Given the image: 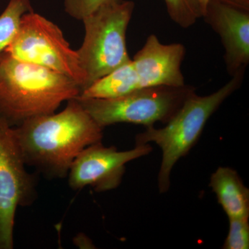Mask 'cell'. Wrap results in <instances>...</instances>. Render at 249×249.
<instances>
[{"instance_id": "cell-1", "label": "cell", "mask_w": 249, "mask_h": 249, "mask_svg": "<svg viewBox=\"0 0 249 249\" xmlns=\"http://www.w3.org/2000/svg\"><path fill=\"white\" fill-rule=\"evenodd\" d=\"M60 112L31 118L14 127L27 165L47 178H67L84 149L102 142L103 128L76 98Z\"/></svg>"}, {"instance_id": "cell-2", "label": "cell", "mask_w": 249, "mask_h": 249, "mask_svg": "<svg viewBox=\"0 0 249 249\" xmlns=\"http://www.w3.org/2000/svg\"><path fill=\"white\" fill-rule=\"evenodd\" d=\"M80 93L79 86L61 73L4 52L0 55V117L12 127L55 113L62 103Z\"/></svg>"}, {"instance_id": "cell-3", "label": "cell", "mask_w": 249, "mask_h": 249, "mask_svg": "<svg viewBox=\"0 0 249 249\" xmlns=\"http://www.w3.org/2000/svg\"><path fill=\"white\" fill-rule=\"evenodd\" d=\"M245 75L238 74L217 91L199 96L191 93L179 110L164 127H146L136 136V145L152 142L162 151V160L158 174V187L160 193L169 190L170 174L180 159L188 153L204 130L206 123L226 100L242 86Z\"/></svg>"}, {"instance_id": "cell-4", "label": "cell", "mask_w": 249, "mask_h": 249, "mask_svg": "<svg viewBox=\"0 0 249 249\" xmlns=\"http://www.w3.org/2000/svg\"><path fill=\"white\" fill-rule=\"evenodd\" d=\"M134 7L133 1L118 0L103 5L82 20L84 40L76 52L86 75L83 90L131 60L126 33Z\"/></svg>"}, {"instance_id": "cell-5", "label": "cell", "mask_w": 249, "mask_h": 249, "mask_svg": "<svg viewBox=\"0 0 249 249\" xmlns=\"http://www.w3.org/2000/svg\"><path fill=\"white\" fill-rule=\"evenodd\" d=\"M195 91L194 87L186 84L180 87L162 85L116 98H75L103 129L121 123L149 127L157 122L167 124Z\"/></svg>"}, {"instance_id": "cell-6", "label": "cell", "mask_w": 249, "mask_h": 249, "mask_svg": "<svg viewBox=\"0 0 249 249\" xmlns=\"http://www.w3.org/2000/svg\"><path fill=\"white\" fill-rule=\"evenodd\" d=\"M14 58L53 70L84 88L86 75L76 51L60 28L34 11L22 16L14 40L4 51Z\"/></svg>"}, {"instance_id": "cell-7", "label": "cell", "mask_w": 249, "mask_h": 249, "mask_svg": "<svg viewBox=\"0 0 249 249\" xmlns=\"http://www.w3.org/2000/svg\"><path fill=\"white\" fill-rule=\"evenodd\" d=\"M26 165L14 127L0 117V249H14L16 210L37 197L36 178Z\"/></svg>"}, {"instance_id": "cell-8", "label": "cell", "mask_w": 249, "mask_h": 249, "mask_svg": "<svg viewBox=\"0 0 249 249\" xmlns=\"http://www.w3.org/2000/svg\"><path fill=\"white\" fill-rule=\"evenodd\" d=\"M152 150L149 144L136 145L127 151L104 146L101 142L93 144L80 152L72 163L67 177L69 185L76 191L87 186L98 193L111 191L120 185L128 162Z\"/></svg>"}, {"instance_id": "cell-9", "label": "cell", "mask_w": 249, "mask_h": 249, "mask_svg": "<svg viewBox=\"0 0 249 249\" xmlns=\"http://www.w3.org/2000/svg\"><path fill=\"white\" fill-rule=\"evenodd\" d=\"M201 18L220 37L228 73L245 75L249 64V1L209 0Z\"/></svg>"}, {"instance_id": "cell-10", "label": "cell", "mask_w": 249, "mask_h": 249, "mask_svg": "<svg viewBox=\"0 0 249 249\" xmlns=\"http://www.w3.org/2000/svg\"><path fill=\"white\" fill-rule=\"evenodd\" d=\"M186 53L182 44L164 45L155 34L149 36L143 47L124 65L131 93L152 87L186 85L181 71Z\"/></svg>"}, {"instance_id": "cell-11", "label": "cell", "mask_w": 249, "mask_h": 249, "mask_svg": "<svg viewBox=\"0 0 249 249\" xmlns=\"http://www.w3.org/2000/svg\"><path fill=\"white\" fill-rule=\"evenodd\" d=\"M209 186L229 219L249 217V190L237 171L219 167L211 175Z\"/></svg>"}, {"instance_id": "cell-12", "label": "cell", "mask_w": 249, "mask_h": 249, "mask_svg": "<svg viewBox=\"0 0 249 249\" xmlns=\"http://www.w3.org/2000/svg\"><path fill=\"white\" fill-rule=\"evenodd\" d=\"M33 11L29 0H9L0 15V55L14 40L22 16Z\"/></svg>"}, {"instance_id": "cell-13", "label": "cell", "mask_w": 249, "mask_h": 249, "mask_svg": "<svg viewBox=\"0 0 249 249\" xmlns=\"http://www.w3.org/2000/svg\"><path fill=\"white\" fill-rule=\"evenodd\" d=\"M170 19L183 29L194 25L202 17L199 0H163Z\"/></svg>"}, {"instance_id": "cell-14", "label": "cell", "mask_w": 249, "mask_h": 249, "mask_svg": "<svg viewBox=\"0 0 249 249\" xmlns=\"http://www.w3.org/2000/svg\"><path fill=\"white\" fill-rule=\"evenodd\" d=\"M223 249H249V217L230 218L229 232Z\"/></svg>"}, {"instance_id": "cell-15", "label": "cell", "mask_w": 249, "mask_h": 249, "mask_svg": "<svg viewBox=\"0 0 249 249\" xmlns=\"http://www.w3.org/2000/svg\"><path fill=\"white\" fill-rule=\"evenodd\" d=\"M65 11L73 19L83 20L103 5L118 0H63Z\"/></svg>"}, {"instance_id": "cell-16", "label": "cell", "mask_w": 249, "mask_h": 249, "mask_svg": "<svg viewBox=\"0 0 249 249\" xmlns=\"http://www.w3.org/2000/svg\"><path fill=\"white\" fill-rule=\"evenodd\" d=\"M209 0H199V4H200L202 16L203 14H204L205 9H206V5H207L208 2H209ZM241 1H249V0H241Z\"/></svg>"}]
</instances>
